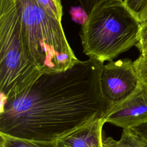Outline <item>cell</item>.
Here are the masks:
<instances>
[{"label": "cell", "mask_w": 147, "mask_h": 147, "mask_svg": "<svg viewBox=\"0 0 147 147\" xmlns=\"http://www.w3.org/2000/svg\"><path fill=\"white\" fill-rule=\"evenodd\" d=\"M104 62L79 60L68 70L42 74L13 98L1 101L0 133L36 141H55L96 116L107 102L101 90Z\"/></svg>", "instance_id": "1"}, {"label": "cell", "mask_w": 147, "mask_h": 147, "mask_svg": "<svg viewBox=\"0 0 147 147\" xmlns=\"http://www.w3.org/2000/svg\"><path fill=\"white\" fill-rule=\"evenodd\" d=\"M141 22L123 0H106L97 4L80 33L84 53L101 61H110L136 45Z\"/></svg>", "instance_id": "2"}, {"label": "cell", "mask_w": 147, "mask_h": 147, "mask_svg": "<svg viewBox=\"0 0 147 147\" xmlns=\"http://www.w3.org/2000/svg\"><path fill=\"white\" fill-rule=\"evenodd\" d=\"M28 53L41 74L62 72L79 60L64 33L61 21L48 14L36 0H16Z\"/></svg>", "instance_id": "3"}, {"label": "cell", "mask_w": 147, "mask_h": 147, "mask_svg": "<svg viewBox=\"0 0 147 147\" xmlns=\"http://www.w3.org/2000/svg\"><path fill=\"white\" fill-rule=\"evenodd\" d=\"M41 74L26 47L16 0H0L1 101L18 95Z\"/></svg>", "instance_id": "4"}, {"label": "cell", "mask_w": 147, "mask_h": 147, "mask_svg": "<svg viewBox=\"0 0 147 147\" xmlns=\"http://www.w3.org/2000/svg\"><path fill=\"white\" fill-rule=\"evenodd\" d=\"M140 84V81L134 63L130 59L112 60L103 65L100 75V86L108 105L107 111L129 97Z\"/></svg>", "instance_id": "5"}, {"label": "cell", "mask_w": 147, "mask_h": 147, "mask_svg": "<svg viewBox=\"0 0 147 147\" xmlns=\"http://www.w3.org/2000/svg\"><path fill=\"white\" fill-rule=\"evenodd\" d=\"M106 123L130 129L147 121V90L141 84L126 99L106 112Z\"/></svg>", "instance_id": "6"}, {"label": "cell", "mask_w": 147, "mask_h": 147, "mask_svg": "<svg viewBox=\"0 0 147 147\" xmlns=\"http://www.w3.org/2000/svg\"><path fill=\"white\" fill-rule=\"evenodd\" d=\"M105 115L96 116L56 140L60 147H104L102 129Z\"/></svg>", "instance_id": "7"}, {"label": "cell", "mask_w": 147, "mask_h": 147, "mask_svg": "<svg viewBox=\"0 0 147 147\" xmlns=\"http://www.w3.org/2000/svg\"><path fill=\"white\" fill-rule=\"evenodd\" d=\"M103 143L104 147H147V142L130 129H123L119 140L108 137L103 140Z\"/></svg>", "instance_id": "8"}, {"label": "cell", "mask_w": 147, "mask_h": 147, "mask_svg": "<svg viewBox=\"0 0 147 147\" xmlns=\"http://www.w3.org/2000/svg\"><path fill=\"white\" fill-rule=\"evenodd\" d=\"M0 147H60L55 141H36L19 138L0 133Z\"/></svg>", "instance_id": "9"}, {"label": "cell", "mask_w": 147, "mask_h": 147, "mask_svg": "<svg viewBox=\"0 0 147 147\" xmlns=\"http://www.w3.org/2000/svg\"><path fill=\"white\" fill-rule=\"evenodd\" d=\"M50 15L61 21L63 16L61 0H36Z\"/></svg>", "instance_id": "10"}, {"label": "cell", "mask_w": 147, "mask_h": 147, "mask_svg": "<svg viewBox=\"0 0 147 147\" xmlns=\"http://www.w3.org/2000/svg\"><path fill=\"white\" fill-rule=\"evenodd\" d=\"M133 63L141 84L147 90V53L140 54Z\"/></svg>", "instance_id": "11"}, {"label": "cell", "mask_w": 147, "mask_h": 147, "mask_svg": "<svg viewBox=\"0 0 147 147\" xmlns=\"http://www.w3.org/2000/svg\"><path fill=\"white\" fill-rule=\"evenodd\" d=\"M141 53H144L147 49V20L141 23L139 39L135 45Z\"/></svg>", "instance_id": "12"}, {"label": "cell", "mask_w": 147, "mask_h": 147, "mask_svg": "<svg viewBox=\"0 0 147 147\" xmlns=\"http://www.w3.org/2000/svg\"><path fill=\"white\" fill-rule=\"evenodd\" d=\"M106 0H78L81 7L86 12L87 16L90 13L94 6Z\"/></svg>", "instance_id": "13"}, {"label": "cell", "mask_w": 147, "mask_h": 147, "mask_svg": "<svg viewBox=\"0 0 147 147\" xmlns=\"http://www.w3.org/2000/svg\"><path fill=\"white\" fill-rule=\"evenodd\" d=\"M123 1L127 7L133 13L138 16V12L141 9L145 0H123Z\"/></svg>", "instance_id": "14"}, {"label": "cell", "mask_w": 147, "mask_h": 147, "mask_svg": "<svg viewBox=\"0 0 147 147\" xmlns=\"http://www.w3.org/2000/svg\"><path fill=\"white\" fill-rule=\"evenodd\" d=\"M147 142V121L130 128Z\"/></svg>", "instance_id": "15"}, {"label": "cell", "mask_w": 147, "mask_h": 147, "mask_svg": "<svg viewBox=\"0 0 147 147\" xmlns=\"http://www.w3.org/2000/svg\"><path fill=\"white\" fill-rule=\"evenodd\" d=\"M138 16L141 23L147 20V0H145L141 9L138 12Z\"/></svg>", "instance_id": "16"}]
</instances>
